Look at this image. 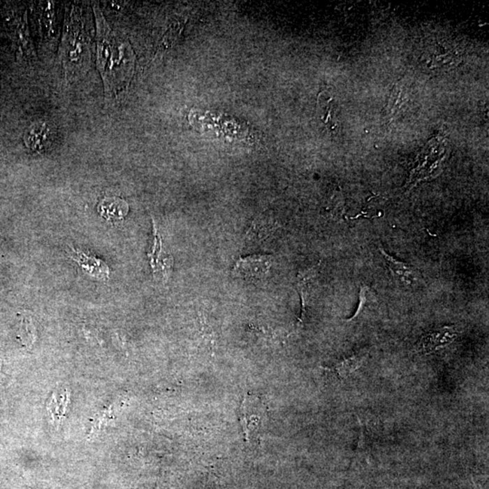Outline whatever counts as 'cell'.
I'll list each match as a JSON object with an SVG mask.
<instances>
[{
	"instance_id": "obj_6",
	"label": "cell",
	"mask_w": 489,
	"mask_h": 489,
	"mask_svg": "<svg viewBox=\"0 0 489 489\" xmlns=\"http://www.w3.org/2000/svg\"><path fill=\"white\" fill-rule=\"evenodd\" d=\"M457 330L454 326H444L434 329L423 336L418 344V351L424 353H432L451 344L457 336Z\"/></svg>"
},
{
	"instance_id": "obj_12",
	"label": "cell",
	"mask_w": 489,
	"mask_h": 489,
	"mask_svg": "<svg viewBox=\"0 0 489 489\" xmlns=\"http://www.w3.org/2000/svg\"><path fill=\"white\" fill-rule=\"evenodd\" d=\"M381 256H384L385 262H386L387 268H389L391 275L395 279L400 281L404 284H411L412 277L414 276V268L411 265L406 264L402 261H396L390 255H388L384 249L379 247Z\"/></svg>"
},
{
	"instance_id": "obj_10",
	"label": "cell",
	"mask_w": 489,
	"mask_h": 489,
	"mask_svg": "<svg viewBox=\"0 0 489 489\" xmlns=\"http://www.w3.org/2000/svg\"><path fill=\"white\" fill-rule=\"evenodd\" d=\"M24 145L34 152H41L51 143V131L43 122L32 125L24 136Z\"/></svg>"
},
{
	"instance_id": "obj_4",
	"label": "cell",
	"mask_w": 489,
	"mask_h": 489,
	"mask_svg": "<svg viewBox=\"0 0 489 489\" xmlns=\"http://www.w3.org/2000/svg\"><path fill=\"white\" fill-rule=\"evenodd\" d=\"M265 415V409L261 400L253 396H247L244 399L240 408V423L247 441L262 426Z\"/></svg>"
},
{
	"instance_id": "obj_17",
	"label": "cell",
	"mask_w": 489,
	"mask_h": 489,
	"mask_svg": "<svg viewBox=\"0 0 489 489\" xmlns=\"http://www.w3.org/2000/svg\"><path fill=\"white\" fill-rule=\"evenodd\" d=\"M370 289H367V286L360 287L358 308H357V311L356 312V314H353V317H351L350 319H348L347 321L351 322V321L356 319V318L358 317L360 314L363 313L367 304H368V295H368Z\"/></svg>"
},
{
	"instance_id": "obj_16",
	"label": "cell",
	"mask_w": 489,
	"mask_h": 489,
	"mask_svg": "<svg viewBox=\"0 0 489 489\" xmlns=\"http://www.w3.org/2000/svg\"><path fill=\"white\" fill-rule=\"evenodd\" d=\"M332 213L334 214L335 217H342L344 215V197H342V192H336L334 197H333L331 205Z\"/></svg>"
},
{
	"instance_id": "obj_14",
	"label": "cell",
	"mask_w": 489,
	"mask_h": 489,
	"mask_svg": "<svg viewBox=\"0 0 489 489\" xmlns=\"http://www.w3.org/2000/svg\"><path fill=\"white\" fill-rule=\"evenodd\" d=\"M317 111L323 124L330 130H335L336 124L334 119V97L328 91H322L318 94Z\"/></svg>"
},
{
	"instance_id": "obj_7",
	"label": "cell",
	"mask_w": 489,
	"mask_h": 489,
	"mask_svg": "<svg viewBox=\"0 0 489 489\" xmlns=\"http://www.w3.org/2000/svg\"><path fill=\"white\" fill-rule=\"evenodd\" d=\"M17 53L20 57L29 61L36 59V52L30 38L29 27H27V12L23 17L15 18L13 24V36Z\"/></svg>"
},
{
	"instance_id": "obj_3",
	"label": "cell",
	"mask_w": 489,
	"mask_h": 489,
	"mask_svg": "<svg viewBox=\"0 0 489 489\" xmlns=\"http://www.w3.org/2000/svg\"><path fill=\"white\" fill-rule=\"evenodd\" d=\"M273 256L255 255L240 258L235 264L232 275L250 282H258L267 277L271 268Z\"/></svg>"
},
{
	"instance_id": "obj_1",
	"label": "cell",
	"mask_w": 489,
	"mask_h": 489,
	"mask_svg": "<svg viewBox=\"0 0 489 489\" xmlns=\"http://www.w3.org/2000/svg\"><path fill=\"white\" fill-rule=\"evenodd\" d=\"M96 21L97 67L107 96H117L133 78L136 56L126 39L112 30L100 6L93 5Z\"/></svg>"
},
{
	"instance_id": "obj_8",
	"label": "cell",
	"mask_w": 489,
	"mask_h": 489,
	"mask_svg": "<svg viewBox=\"0 0 489 489\" xmlns=\"http://www.w3.org/2000/svg\"><path fill=\"white\" fill-rule=\"evenodd\" d=\"M318 265H320V263L307 270L300 272L298 274V280H296V286H298L299 295H300L302 304L301 314L298 317V323H296L298 328H302L304 326L305 317H307V304L310 299L312 286H313L314 277L316 276Z\"/></svg>"
},
{
	"instance_id": "obj_9",
	"label": "cell",
	"mask_w": 489,
	"mask_h": 489,
	"mask_svg": "<svg viewBox=\"0 0 489 489\" xmlns=\"http://www.w3.org/2000/svg\"><path fill=\"white\" fill-rule=\"evenodd\" d=\"M98 212L107 221L119 223L129 212V205L120 198H105L97 206Z\"/></svg>"
},
{
	"instance_id": "obj_15",
	"label": "cell",
	"mask_w": 489,
	"mask_h": 489,
	"mask_svg": "<svg viewBox=\"0 0 489 489\" xmlns=\"http://www.w3.org/2000/svg\"><path fill=\"white\" fill-rule=\"evenodd\" d=\"M18 339H20L21 344L27 348L31 347L35 344L36 331L31 317L23 316L20 333H18Z\"/></svg>"
},
{
	"instance_id": "obj_11",
	"label": "cell",
	"mask_w": 489,
	"mask_h": 489,
	"mask_svg": "<svg viewBox=\"0 0 489 489\" xmlns=\"http://www.w3.org/2000/svg\"><path fill=\"white\" fill-rule=\"evenodd\" d=\"M366 356L363 353H356L340 360H337L330 368H326L327 371L334 372L340 380H344L356 370H358L365 362Z\"/></svg>"
},
{
	"instance_id": "obj_2",
	"label": "cell",
	"mask_w": 489,
	"mask_h": 489,
	"mask_svg": "<svg viewBox=\"0 0 489 489\" xmlns=\"http://www.w3.org/2000/svg\"><path fill=\"white\" fill-rule=\"evenodd\" d=\"M60 54L67 78H75L87 70L90 61L89 41L81 12L75 6H72L70 14L67 11Z\"/></svg>"
},
{
	"instance_id": "obj_5",
	"label": "cell",
	"mask_w": 489,
	"mask_h": 489,
	"mask_svg": "<svg viewBox=\"0 0 489 489\" xmlns=\"http://www.w3.org/2000/svg\"><path fill=\"white\" fill-rule=\"evenodd\" d=\"M70 258L78 263L85 274L98 280L105 281L108 279L110 269L105 262L101 261L90 254L80 251V250L71 249L68 252Z\"/></svg>"
},
{
	"instance_id": "obj_13",
	"label": "cell",
	"mask_w": 489,
	"mask_h": 489,
	"mask_svg": "<svg viewBox=\"0 0 489 489\" xmlns=\"http://www.w3.org/2000/svg\"><path fill=\"white\" fill-rule=\"evenodd\" d=\"M406 85L403 79L396 82L393 90H391L387 105L384 110V118L387 122L393 120L394 116L397 115L406 98Z\"/></svg>"
}]
</instances>
